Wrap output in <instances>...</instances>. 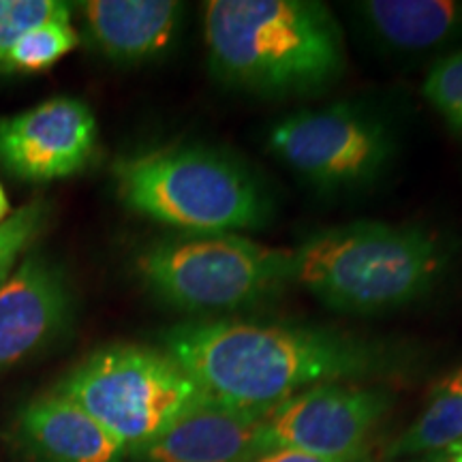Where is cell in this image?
I'll list each match as a JSON object with an SVG mask.
<instances>
[{"instance_id":"obj_17","label":"cell","mask_w":462,"mask_h":462,"mask_svg":"<svg viewBox=\"0 0 462 462\" xmlns=\"http://www.w3.org/2000/svg\"><path fill=\"white\" fill-rule=\"evenodd\" d=\"M50 22H71V5L60 0H0V71L9 51L32 28Z\"/></svg>"},{"instance_id":"obj_13","label":"cell","mask_w":462,"mask_h":462,"mask_svg":"<svg viewBox=\"0 0 462 462\" xmlns=\"http://www.w3.org/2000/svg\"><path fill=\"white\" fill-rule=\"evenodd\" d=\"M78 7L90 43L118 65H142L167 54L184 17V5L173 0H88Z\"/></svg>"},{"instance_id":"obj_2","label":"cell","mask_w":462,"mask_h":462,"mask_svg":"<svg viewBox=\"0 0 462 462\" xmlns=\"http://www.w3.org/2000/svg\"><path fill=\"white\" fill-rule=\"evenodd\" d=\"M204 42L218 82L273 99L330 88L346 65L337 17L313 0H210Z\"/></svg>"},{"instance_id":"obj_5","label":"cell","mask_w":462,"mask_h":462,"mask_svg":"<svg viewBox=\"0 0 462 462\" xmlns=\"http://www.w3.org/2000/svg\"><path fill=\"white\" fill-rule=\"evenodd\" d=\"M143 285L173 309L225 315L248 309L291 282L289 251L242 234H176L137 255Z\"/></svg>"},{"instance_id":"obj_21","label":"cell","mask_w":462,"mask_h":462,"mask_svg":"<svg viewBox=\"0 0 462 462\" xmlns=\"http://www.w3.org/2000/svg\"><path fill=\"white\" fill-rule=\"evenodd\" d=\"M11 206H9V199H7V193H5L3 184H0V225L5 223V217L9 215Z\"/></svg>"},{"instance_id":"obj_14","label":"cell","mask_w":462,"mask_h":462,"mask_svg":"<svg viewBox=\"0 0 462 462\" xmlns=\"http://www.w3.org/2000/svg\"><path fill=\"white\" fill-rule=\"evenodd\" d=\"M354 7L374 42L398 54H426L462 37L458 0H366Z\"/></svg>"},{"instance_id":"obj_11","label":"cell","mask_w":462,"mask_h":462,"mask_svg":"<svg viewBox=\"0 0 462 462\" xmlns=\"http://www.w3.org/2000/svg\"><path fill=\"white\" fill-rule=\"evenodd\" d=\"M7 439L20 462H125L129 456L99 421L56 390L20 409Z\"/></svg>"},{"instance_id":"obj_16","label":"cell","mask_w":462,"mask_h":462,"mask_svg":"<svg viewBox=\"0 0 462 462\" xmlns=\"http://www.w3.org/2000/svg\"><path fill=\"white\" fill-rule=\"evenodd\" d=\"M79 45V34L71 22H50L32 31L14 45L5 62V73H37L54 67L60 58Z\"/></svg>"},{"instance_id":"obj_23","label":"cell","mask_w":462,"mask_h":462,"mask_svg":"<svg viewBox=\"0 0 462 462\" xmlns=\"http://www.w3.org/2000/svg\"><path fill=\"white\" fill-rule=\"evenodd\" d=\"M418 462H452V460L446 458V456H435V458H421Z\"/></svg>"},{"instance_id":"obj_1","label":"cell","mask_w":462,"mask_h":462,"mask_svg":"<svg viewBox=\"0 0 462 462\" xmlns=\"http://www.w3.org/2000/svg\"><path fill=\"white\" fill-rule=\"evenodd\" d=\"M161 340L208 398L257 418L315 385L356 383L398 371L404 360V351L377 338L229 317L178 323Z\"/></svg>"},{"instance_id":"obj_15","label":"cell","mask_w":462,"mask_h":462,"mask_svg":"<svg viewBox=\"0 0 462 462\" xmlns=\"http://www.w3.org/2000/svg\"><path fill=\"white\" fill-rule=\"evenodd\" d=\"M462 443V371L449 374L432 392L418 420L385 449V460L448 456Z\"/></svg>"},{"instance_id":"obj_22","label":"cell","mask_w":462,"mask_h":462,"mask_svg":"<svg viewBox=\"0 0 462 462\" xmlns=\"http://www.w3.org/2000/svg\"><path fill=\"white\" fill-rule=\"evenodd\" d=\"M446 458H449L452 462H462V443H460V446H456L452 452L446 456Z\"/></svg>"},{"instance_id":"obj_4","label":"cell","mask_w":462,"mask_h":462,"mask_svg":"<svg viewBox=\"0 0 462 462\" xmlns=\"http://www.w3.org/2000/svg\"><path fill=\"white\" fill-rule=\"evenodd\" d=\"M116 195L135 215L180 234H240L274 217L263 178L227 150L165 146L118 159Z\"/></svg>"},{"instance_id":"obj_19","label":"cell","mask_w":462,"mask_h":462,"mask_svg":"<svg viewBox=\"0 0 462 462\" xmlns=\"http://www.w3.org/2000/svg\"><path fill=\"white\" fill-rule=\"evenodd\" d=\"M50 218V204L43 199L31 201L0 225V285L17 262V257L42 236Z\"/></svg>"},{"instance_id":"obj_7","label":"cell","mask_w":462,"mask_h":462,"mask_svg":"<svg viewBox=\"0 0 462 462\" xmlns=\"http://www.w3.org/2000/svg\"><path fill=\"white\" fill-rule=\"evenodd\" d=\"M265 143L300 180L328 195L371 187L396 152L388 120L356 103L298 109L270 126Z\"/></svg>"},{"instance_id":"obj_12","label":"cell","mask_w":462,"mask_h":462,"mask_svg":"<svg viewBox=\"0 0 462 462\" xmlns=\"http://www.w3.org/2000/svg\"><path fill=\"white\" fill-rule=\"evenodd\" d=\"M262 449L263 418L206 398L129 456L135 462H248Z\"/></svg>"},{"instance_id":"obj_20","label":"cell","mask_w":462,"mask_h":462,"mask_svg":"<svg viewBox=\"0 0 462 462\" xmlns=\"http://www.w3.org/2000/svg\"><path fill=\"white\" fill-rule=\"evenodd\" d=\"M248 462H334V460H326V458H319V456L304 454V452H298V449H289V448H270L255 454Z\"/></svg>"},{"instance_id":"obj_10","label":"cell","mask_w":462,"mask_h":462,"mask_svg":"<svg viewBox=\"0 0 462 462\" xmlns=\"http://www.w3.org/2000/svg\"><path fill=\"white\" fill-rule=\"evenodd\" d=\"M73 293L56 265L31 257L0 285V371L48 349L69 330Z\"/></svg>"},{"instance_id":"obj_3","label":"cell","mask_w":462,"mask_h":462,"mask_svg":"<svg viewBox=\"0 0 462 462\" xmlns=\"http://www.w3.org/2000/svg\"><path fill=\"white\" fill-rule=\"evenodd\" d=\"M449 246L420 225L356 221L289 248V276L323 306L374 315L420 302L441 282Z\"/></svg>"},{"instance_id":"obj_9","label":"cell","mask_w":462,"mask_h":462,"mask_svg":"<svg viewBox=\"0 0 462 462\" xmlns=\"http://www.w3.org/2000/svg\"><path fill=\"white\" fill-rule=\"evenodd\" d=\"M97 118L84 101L56 97L0 118V165L24 182L75 176L95 159Z\"/></svg>"},{"instance_id":"obj_18","label":"cell","mask_w":462,"mask_h":462,"mask_svg":"<svg viewBox=\"0 0 462 462\" xmlns=\"http://www.w3.org/2000/svg\"><path fill=\"white\" fill-rule=\"evenodd\" d=\"M421 90L449 129L462 137V48L432 65Z\"/></svg>"},{"instance_id":"obj_8","label":"cell","mask_w":462,"mask_h":462,"mask_svg":"<svg viewBox=\"0 0 462 462\" xmlns=\"http://www.w3.org/2000/svg\"><path fill=\"white\" fill-rule=\"evenodd\" d=\"M392 402L379 388L315 385L265 415L263 449L289 448L334 462H364Z\"/></svg>"},{"instance_id":"obj_6","label":"cell","mask_w":462,"mask_h":462,"mask_svg":"<svg viewBox=\"0 0 462 462\" xmlns=\"http://www.w3.org/2000/svg\"><path fill=\"white\" fill-rule=\"evenodd\" d=\"M54 390L99 421L126 454L148 446L208 398L170 354L142 345L97 351Z\"/></svg>"}]
</instances>
